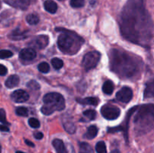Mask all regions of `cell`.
Here are the masks:
<instances>
[{"instance_id": "cell-1", "label": "cell", "mask_w": 154, "mask_h": 153, "mask_svg": "<svg viewBox=\"0 0 154 153\" xmlns=\"http://www.w3.org/2000/svg\"><path fill=\"white\" fill-rule=\"evenodd\" d=\"M122 35L135 44L148 47L153 37L154 24L144 0H128L120 16Z\"/></svg>"}, {"instance_id": "cell-2", "label": "cell", "mask_w": 154, "mask_h": 153, "mask_svg": "<svg viewBox=\"0 0 154 153\" xmlns=\"http://www.w3.org/2000/svg\"><path fill=\"white\" fill-rule=\"evenodd\" d=\"M110 64L112 71L121 77L128 79L139 76L143 67L141 59L116 49L110 52Z\"/></svg>"}, {"instance_id": "cell-3", "label": "cell", "mask_w": 154, "mask_h": 153, "mask_svg": "<svg viewBox=\"0 0 154 153\" xmlns=\"http://www.w3.org/2000/svg\"><path fill=\"white\" fill-rule=\"evenodd\" d=\"M134 119L135 130L138 134H145L154 128V104H149L138 107Z\"/></svg>"}, {"instance_id": "cell-4", "label": "cell", "mask_w": 154, "mask_h": 153, "mask_svg": "<svg viewBox=\"0 0 154 153\" xmlns=\"http://www.w3.org/2000/svg\"><path fill=\"white\" fill-rule=\"evenodd\" d=\"M44 105L41 111L44 115L49 116L55 111H61L65 109L66 102L62 94L57 92H51L46 94L43 98Z\"/></svg>"}, {"instance_id": "cell-5", "label": "cell", "mask_w": 154, "mask_h": 153, "mask_svg": "<svg viewBox=\"0 0 154 153\" xmlns=\"http://www.w3.org/2000/svg\"><path fill=\"white\" fill-rule=\"evenodd\" d=\"M79 36L77 34H71V32L66 33L64 30V32L62 33L58 37L57 44L60 50L63 52H76L78 51L80 45L84 42L82 38L78 40Z\"/></svg>"}, {"instance_id": "cell-6", "label": "cell", "mask_w": 154, "mask_h": 153, "mask_svg": "<svg viewBox=\"0 0 154 153\" xmlns=\"http://www.w3.org/2000/svg\"><path fill=\"white\" fill-rule=\"evenodd\" d=\"M101 58V54L96 51L87 52L82 60V65L85 70H89L96 67Z\"/></svg>"}, {"instance_id": "cell-7", "label": "cell", "mask_w": 154, "mask_h": 153, "mask_svg": "<svg viewBox=\"0 0 154 153\" xmlns=\"http://www.w3.org/2000/svg\"><path fill=\"white\" fill-rule=\"evenodd\" d=\"M101 113L106 119H117L120 115V110L117 106L111 104H105L101 108Z\"/></svg>"}, {"instance_id": "cell-8", "label": "cell", "mask_w": 154, "mask_h": 153, "mask_svg": "<svg viewBox=\"0 0 154 153\" xmlns=\"http://www.w3.org/2000/svg\"><path fill=\"white\" fill-rule=\"evenodd\" d=\"M53 146L55 148L57 153H75L74 147L72 145H69L66 146L62 140L55 139L52 142Z\"/></svg>"}, {"instance_id": "cell-9", "label": "cell", "mask_w": 154, "mask_h": 153, "mask_svg": "<svg viewBox=\"0 0 154 153\" xmlns=\"http://www.w3.org/2000/svg\"><path fill=\"white\" fill-rule=\"evenodd\" d=\"M133 97V92L129 87H123L116 94V98L120 101L123 103H129Z\"/></svg>"}, {"instance_id": "cell-10", "label": "cell", "mask_w": 154, "mask_h": 153, "mask_svg": "<svg viewBox=\"0 0 154 153\" xmlns=\"http://www.w3.org/2000/svg\"><path fill=\"white\" fill-rule=\"evenodd\" d=\"M48 42H49V38L48 36L42 34V35H38L35 38L30 42L29 45L32 47L37 48V49H43L48 46Z\"/></svg>"}, {"instance_id": "cell-11", "label": "cell", "mask_w": 154, "mask_h": 153, "mask_svg": "<svg viewBox=\"0 0 154 153\" xmlns=\"http://www.w3.org/2000/svg\"><path fill=\"white\" fill-rule=\"evenodd\" d=\"M12 100L15 103H23L28 100L29 95L26 91L22 89H18L14 92L11 95Z\"/></svg>"}, {"instance_id": "cell-12", "label": "cell", "mask_w": 154, "mask_h": 153, "mask_svg": "<svg viewBox=\"0 0 154 153\" xmlns=\"http://www.w3.org/2000/svg\"><path fill=\"white\" fill-rule=\"evenodd\" d=\"M62 122H63V128H64L66 132H68L70 134L75 133V131H76V127H75V123L73 122L72 118H71L70 116H63V118H62Z\"/></svg>"}, {"instance_id": "cell-13", "label": "cell", "mask_w": 154, "mask_h": 153, "mask_svg": "<svg viewBox=\"0 0 154 153\" xmlns=\"http://www.w3.org/2000/svg\"><path fill=\"white\" fill-rule=\"evenodd\" d=\"M33 0H10L6 2L15 8H19L21 10H26L27 8L30 5Z\"/></svg>"}, {"instance_id": "cell-14", "label": "cell", "mask_w": 154, "mask_h": 153, "mask_svg": "<svg viewBox=\"0 0 154 153\" xmlns=\"http://www.w3.org/2000/svg\"><path fill=\"white\" fill-rule=\"evenodd\" d=\"M19 56L21 59L25 61H30L36 57V52L32 48H25L20 52Z\"/></svg>"}, {"instance_id": "cell-15", "label": "cell", "mask_w": 154, "mask_h": 153, "mask_svg": "<svg viewBox=\"0 0 154 153\" xmlns=\"http://www.w3.org/2000/svg\"><path fill=\"white\" fill-rule=\"evenodd\" d=\"M144 99H153L154 100V78L146 82L144 92Z\"/></svg>"}, {"instance_id": "cell-16", "label": "cell", "mask_w": 154, "mask_h": 153, "mask_svg": "<svg viewBox=\"0 0 154 153\" xmlns=\"http://www.w3.org/2000/svg\"><path fill=\"white\" fill-rule=\"evenodd\" d=\"M77 102L83 105H93V106H97L99 103V100L98 98L96 97H89L85 98H77Z\"/></svg>"}, {"instance_id": "cell-17", "label": "cell", "mask_w": 154, "mask_h": 153, "mask_svg": "<svg viewBox=\"0 0 154 153\" xmlns=\"http://www.w3.org/2000/svg\"><path fill=\"white\" fill-rule=\"evenodd\" d=\"M26 37V32H21L20 31L19 28H16L13 32H11V33H10V34H9V38L14 40H22V39H25Z\"/></svg>"}, {"instance_id": "cell-18", "label": "cell", "mask_w": 154, "mask_h": 153, "mask_svg": "<svg viewBox=\"0 0 154 153\" xmlns=\"http://www.w3.org/2000/svg\"><path fill=\"white\" fill-rule=\"evenodd\" d=\"M44 7L47 11L51 14H55L58 8L57 3L52 0H46L44 3Z\"/></svg>"}, {"instance_id": "cell-19", "label": "cell", "mask_w": 154, "mask_h": 153, "mask_svg": "<svg viewBox=\"0 0 154 153\" xmlns=\"http://www.w3.org/2000/svg\"><path fill=\"white\" fill-rule=\"evenodd\" d=\"M20 82V77L17 75H11L5 81V86L8 88H14L17 86Z\"/></svg>"}, {"instance_id": "cell-20", "label": "cell", "mask_w": 154, "mask_h": 153, "mask_svg": "<svg viewBox=\"0 0 154 153\" xmlns=\"http://www.w3.org/2000/svg\"><path fill=\"white\" fill-rule=\"evenodd\" d=\"M98 128L95 125H92L87 129V132L84 134V137L88 140H92L97 136L98 134Z\"/></svg>"}, {"instance_id": "cell-21", "label": "cell", "mask_w": 154, "mask_h": 153, "mask_svg": "<svg viewBox=\"0 0 154 153\" xmlns=\"http://www.w3.org/2000/svg\"><path fill=\"white\" fill-rule=\"evenodd\" d=\"M79 153H94V152L90 144L83 142L80 143Z\"/></svg>"}, {"instance_id": "cell-22", "label": "cell", "mask_w": 154, "mask_h": 153, "mask_svg": "<svg viewBox=\"0 0 154 153\" xmlns=\"http://www.w3.org/2000/svg\"><path fill=\"white\" fill-rule=\"evenodd\" d=\"M102 90H103V92L105 94H111L114 92V85H113V82L111 80H107L106 82L104 83L103 86H102Z\"/></svg>"}, {"instance_id": "cell-23", "label": "cell", "mask_w": 154, "mask_h": 153, "mask_svg": "<svg viewBox=\"0 0 154 153\" xmlns=\"http://www.w3.org/2000/svg\"><path fill=\"white\" fill-rule=\"evenodd\" d=\"M26 20L29 25H36L39 22V17L36 14H30L27 15Z\"/></svg>"}, {"instance_id": "cell-24", "label": "cell", "mask_w": 154, "mask_h": 153, "mask_svg": "<svg viewBox=\"0 0 154 153\" xmlns=\"http://www.w3.org/2000/svg\"><path fill=\"white\" fill-rule=\"evenodd\" d=\"M96 151L97 153H107V148L105 142L99 141L96 143Z\"/></svg>"}, {"instance_id": "cell-25", "label": "cell", "mask_w": 154, "mask_h": 153, "mask_svg": "<svg viewBox=\"0 0 154 153\" xmlns=\"http://www.w3.org/2000/svg\"><path fill=\"white\" fill-rule=\"evenodd\" d=\"M51 64L56 70L62 68L63 66V61L59 58H54L51 60Z\"/></svg>"}, {"instance_id": "cell-26", "label": "cell", "mask_w": 154, "mask_h": 153, "mask_svg": "<svg viewBox=\"0 0 154 153\" xmlns=\"http://www.w3.org/2000/svg\"><path fill=\"white\" fill-rule=\"evenodd\" d=\"M83 115L89 120H94L96 117V112L93 110H87L83 112Z\"/></svg>"}, {"instance_id": "cell-27", "label": "cell", "mask_w": 154, "mask_h": 153, "mask_svg": "<svg viewBox=\"0 0 154 153\" xmlns=\"http://www.w3.org/2000/svg\"><path fill=\"white\" fill-rule=\"evenodd\" d=\"M85 4V0H71L70 5L74 8H79L84 7Z\"/></svg>"}, {"instance_id": "cell-28", "label": "cell", "mask_w": 154, "mask_h": 153, "mask_svg": "<svg viewBox=\"0 0 154 153\" xmlns=\"http://www.w3.org/2000/svg\"><path fill=\"white\" fill-rule=\"evenodd\" d=\"M38 69L40 72L44 74L48 73L50 70V65L48 64V62H43L40 63L38 66Z\"/></svg>"}, {"instance_id": "cell-29", "label": "cell", "mask_w": 154, "mask_h": 153, "mask_svg": "<svg viewBox=\"0 0 154 153\" xmlns=\"http://www.w3.org/2000/svg\"><path fill=\"white\" fill-rule=\"evenodd\" d=\"M15 112H16L17 115L19 116L26 117L28 116V110L24 106H19V107L17 108Z\"/></svg>"}, {"instance_id": "cell-30", "label": "cell", "mask_w": 154, "mask_h": 153, "mask_svg": "<svg viewBox=\"0 0 154 153\" xmlns=\"http://www.w3.org/2000/svg\"><path fill=\"white\" fill-rule=\"evenodd\" d=\"M26 86L32 90H38L40 88V85L35 80H31L28 82Z\"/></svg>"}, {"instance_id": "cell-31", "label": "cell", "mask_w": 154, "mask_h": 153, "mask_svg": "<svg viewBox=\"0 0 154 153\" xmlns=\"http://www.w3.org/2000/svg\"><path fill=\"white\" fill-rule=\"evenodd\" d=\"M13 56V52L8 50H0V58H10Z\"/></svg>"}, {"instance_id": "cell-32", "label": "cell", "mask_w": 154, "mask_h": 153, "mask_svg": "<svg viewBox=\"0 0 154 153\" xmlns=\"http://www.w3.org/2000/svg\"><path fill=\"white\" fill-rule=\"evenodd\" d=\"M29 124L30 125V127L33 128H38L40 127V122H39L38 120L35 118H30L29 119Z\"/></svg>"}, {"instance_id": "cell-33", "label": "cell", "mask_w": 154, "mask_h": 153, "mask_svg": "<svg viewBox=\"0 0 154 153\" xmlns=\"http://www.w3.org/2000/svg\"><path fill=\"white\" fill-rule=\"evenodd\" d=\"M0 122L3 123L4 124H8V122L6 120L5 111L3 109H0Z\"/></svg>"}, {"instance_id": "cell-34", "label": "cell", "mask_w": 154, "mask_h": 153, "mask_svg": "<svg viewBox=\"0 0 154 153\" xmlns=\"http://www.w3.org/2000/svg\"><path fill=\"white\" fill-rule=\"evenodd\" d=\"M8 72V69L5 66L0 64V76H5Z\"/></svg>"}, {"instance_id": "cell-35", "label": "cell", "mask_w": 154, "mask_h": 153, "mask_svg": "<svg viewBox=\"0 0 154 153\" xmlns=\"http://www.w3.org/2000/svg\"><path fill=\"white\" fill-rule=\"evenodd\" d=\"M0 130L2 132H8L9 128L6 124H0Z\"/></svg>"}, {"instance_id": "cell-36", "label": "cell", "mask_w": 154, "mask_h": 153, "mask_svg": "<svg viewBox=\"0 0 154 153\" xmlns=\"http://www.w3.org/2000/svg\"><path fill=\"white\" fill-rule=\"evenodd\" d=\"M44 136L42 132H36V133L34 134V137L37 140H41L42 139Z\"/></svg>"}, {"instance_id": "cell-37", "label": "cell", "mask_w": 154, "mask_h": 153, "mask_svg": "<svg viewBox=\"0 0 154 153\" xmlns=\"http://www.w3.org/2000/svg\"><path fill=\"white\" fill-rule=\"evenodd\" d=\"M25 142L26 145H28L30 147H34L35 146V144L33 143L32 142H31L30 140H25Z\"/></svg>"}, {"instance_id": "cell-38", "label": "cell", "mask_w": 154, "mask_h": 153, "mask_svg": "<svg viewBox=\"0 0 154 153\" xmlns=\"http://www.w3.org/2000/svg\"><path fill=\"white\" fill-rule=\"evenodd\" d=\"M111 153H120V151L118 149H115V150H113Z\"/></svg>"}, {"instance_id": "cell-39", "label": "cell", "mask_w": 154, "mask_h": 153, "mask_svg": "<svg viewBox=\"0 0 154 153\" xmlns=\"http://www.w3.org/2000/svg\"><path fill=\"white\" fill-rule=\"evenodd\" d=\"M95 2H96V0H90V3H91L92 4H94Z\"/></svg>"}, {"instance_id": "cell-40", "label": "cell", "mask_w": 154, "mask_h": 153, "mask_svg": "<svg viewBox=\"0 0 154 153\" xmlns=\"http://www.w3.org/2000/svg\"><path fill=\"white\" fill-rule=\"evenodd\" d=\"M16 153H25V152H20V151H17Z\"/></svg>"}, {"instance_id": "cell-41", "label": "cell", "mask_w": 154, "mask_h": 153, "mask_svg": "<svg viewBox=\"0 0 154 153\" xmlns=\"http://www.w3.org/2000/svg\"><path fill=\"white\" fill-rule=\"evenodd\" d=\"M1 152H2V146L0 145V153H1Z\"/></svg>"}, {"instance_id": "cell-42", "label": "cell", "mask_w": 154, "mask_h": 153, "mask_svg": "<svg viewBox=\"0 0 154 153\" xmlns=\"http://www.w3.org/2000/svg\"><path fill=\"white\" fill-rule=\"evenodd\" d=\"M0 8H1V3H0Z\"/></svg>"}, {"instance_id": "cell-43", "label": "cell", "mask_w": 154, "mask_h": 153, "mask_svg": "<svg viewBox=\"0 0 154 153\" xmlns=\"http://www.w3.org/2000/svg\"><path fill=\"white\" fill-rule=\"evenodd\" d=\"M59 1H63V0H59Z\"/></svg>"}, {"instance_id": "cell-44", "label": "cell", "mask_w": 154, "mask_h": 153, "mask_svg": "<svg viewBox=\"0 0 154 153\" xmlns=\"http://www.w3.org/2000/svg\"><path fill=\"white\" fill-rule=\"evenodd\" d=\"M0 87H1V85H0Z\"/></svg>"}]
</instances>
